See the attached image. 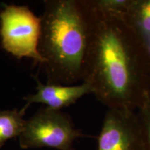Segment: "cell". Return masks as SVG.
Returning <instances> with one entry per match:
<instances>
[{
	"mask_svg": "<svg viewBox=\"0 0 150 150\" xmlns=\"http://www.w3.org/2000/svg\"><path fill=\"white\" fill-rule=\"evenodd\" d=\"M35 79L37 82V92L24 97L26 104L21 108L24 112L34 103L45 104L49 109L61 110L76 103L82 97L93 94V89L88 83H83L75 86L42 84L37 78Z\"/></svg>",
	"mask_w": 150,
	"mask_h": 150,
	"instance_id": "8992f818",
	"label": "cell"
},
{
	"mask_svg": "<svg viewBox=\"0 0 150 150\" xmlns=\"http://www.w3.org/2000/svg\"><path fill=\"white\" fill-rule=\"evenodd\" d=\"M149 85H150V70H149Z\"/></svg>",
	"mask_w": 150,
	"mask_h": 150,
	"instance_id": "8fae6325",
	"label": "cell"
},
{
	"mask_svg": "<svg viewBox=\"0 0 150 150\" xmlns=\"http://www.w3.org/2000/svg\"><path fill=\"white\" fill-rule=\"evenodd\" d=\"M86 136L75 128L70 117L61 110L41 109L27 120L19 136L22 149L50 147L59 150H74L76 138Z\"/></svg>",
	"mask_w": 150,
	"mask_h": 150,
	"instance_id": "277c9868",
	"label": "cell"
},
{
	"mask_svg": "<svg viewBox=\"0 0 150 150\" xmlns=\"http://www.w3.org/2000/svg\"><path fill=\"white\" fill-rule=\"evenodd\" d=\"M38 52L47 83L72 86L82 80L89 16L86 0H45Z\"/></svg>",
	"mask_w": 150,
	"mask_h": 150,
	"instance_id": "7a4b0ae2",
	"label": "cell"
},
{
	"mask_svg": "<svg viewBox=\"0 0 150 150\" xmlns=\"http://www.w3.org/2000/svg\"><path fill=\"white\" fill-rule=\"evenodd\" d=\"M25 114L22 109L0 110V148L7 140L20 136L23 132L27 120L23 118Z\"/></svg>",
	"mask_w": 150,
	"mask_h": 150,
	"instance_id": "ba28073f",
	"label": "cell"
},
{
	"mask_svg": "<svg viewBox=\"0 0 150 150\" xmlns=\"http://www.w3.org/2000/svg\"><path fill=\"white\" fill-rule=\"evenodd\" d=\"M1 45L18 59L27 57L34 63H44L38 52L41 18L28 6L4 5L0 12Z\"/></svg>",
	"mask_w": 150,
	"mask_h": 150,
	"instance_id": "3957f363",
	"label": "cell"
},
{
	"mask_svg": "<svg viewBox=\"0 0 150 150\" xmlns=\"http://www.w3.org/2000/svg\"><path fill=\"white\" fill-rule=\"evenodd\" d=\"M136 110L145 134L147 150H150V87L145 90Z\"/></svg>",
	"mask_w": 150,
	"mask_h": 150,
	"instance_id": "9c48e42d",
	"label": "cell"
},
{
	"mask_svg": "<svg viewBox=\"0 0 150 150\" xmlns=\"http://www.w3.org/2000/svg\"><path fill=\"white\" fill-rule=\"evenodd\" d=\"M133 0H90L97 10L110 14L125 16Z\"/></svg>",
	"mask_w": 150,
	"mask_h": 150,
	"instance_id": "30bf717a",
	"label": "cell"
},
{
	"mask_svg": "<svg viewBox=\"0 0 150 150\" xmlns=\"http://www.w3.org/2000/svg\"><path fill=\"white\" fill-rule=\"evenodd\" d=\"M125 18L136 32L150 45V0H133Z\"/></svg>",
	"mask_w": 150,
	"mask_h": 150,
	"instance_id": "52a82bcc",
	"label": "cell"
},
{
	"mask_svg": "<svg viewBox=\"0 0 150 150\" xmlns=\"http://www.w3.org/2000/svg\"><path fill=\"white\" fill-rule=\"evenodd\" d=\"M97 143V150H147L143 128L136 110L108 109Z\"/></svg>",
	"mask_w": 150,
	"mask_h": 150,
	"instance_id": "5b68a950",
	"label": "cell"
},
{
	"mask_svg": "<svg viewBox=\"0 0 150 150\" xmlns=\"http://www.w3.org/2000/svg\"><path fill=\"white\" fill-rule=\"evenodd\" d=\"M89 16L82 81L108 108L136 110L150 87V45L125 16L97 10L86 0Z\"/></svg>",
	"mask_w": 150,
	"mask_h": 150,
	"instance_id": "6da1fadb",
	"label": "cell"
}]
</instances>
